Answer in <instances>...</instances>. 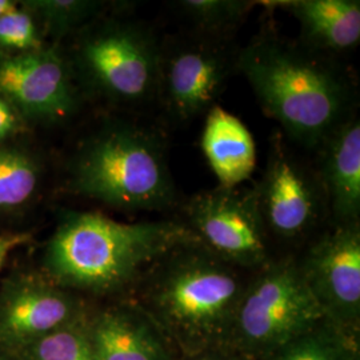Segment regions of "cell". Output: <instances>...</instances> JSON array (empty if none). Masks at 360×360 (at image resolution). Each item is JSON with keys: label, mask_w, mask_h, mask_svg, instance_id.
Returning <instances> with one entry per match:
<instances>
[{"label": "cell", "mask_w": 360, "mask_h": 360, "mask_svg": "<svg viewBox=\"0 0 360 360\" xmlns=\"http://www.w3.org/2000/svg\"><path fill=\"white\" fill-rule=\"evenodd\" d=\"M359 339L323 322L264 360H359Z\"/></svg>", "instance_id": "obj_19"}, {"label": "cell", "mask_w": 360, "mask_h": 360, "mask_svg": "<svg viewBox=\"0 0 360 360\" xmlns=\"http://www.w3.org/2000/svg\"><path fill=\"white\" fill-rule=\"evenodd\" d=\"M47 44L35 16L20 1L0 16V58L38 51Z\"/></svg>", "instance_id": "obj_21"}, {"label": "cell", "mask_w": 360, "mask_h": 360, "mask_svg": "<svg viewBox=\"0 0 360 360\" xmlns=\"http://www.w3.org/2000/svg\"><path fill=\"white\" fill-rule=\"evenodd\" d=\"M0 360H23L18 354L0 348Z\"/></svg>", "instance_id": "obj_27"}, {"label": "cell", "mask_w": 360, "mask_h": 360, "mask_svg": "<svg viewBox=\"0 0 360 360\" xmlns=\"http://www.w3.org/2000/svg\"><path fill=\"white\" fill-rule=\"evenodd\" d=\"M196 240L183 220L123 223L63 210L43 250V274L72 292L112 295L136 287L158 259Z\"/></svg>", "instance_id": "obj_2"}, {"label": "cell", "mask_w": 360, "mask_h": 360, "mask_svg": "<svg viewBox=\"0 0 360 360\" xmlns=\"http://www.w3.org/2000/svg\"><path fill=\"white\" fill-rule=\"evenodd\" d=\"M18 355L23 360H96L86 319L39 339Z\"/></svg>", "instance_id": "obj_20"}, {"label": "cell", "mask_w": 360, "mask_h": 360, "mask_svg": "<svg viewBox=\"0 0 360 360\" xmlns=\"http://www.w3.org/2000/svg\"><path fill=\"white\" fill-rule=\"evenodd\" d=\"M324 322L297 260H272L250 278L220 351L238 360H264Z\"/></svg>", "instance_id": "obj_6"}, {"label": "cell", "mask_w": 360, "mask_h": 360, "mask_svg": "<svg viewBox=\"0 0 360 360\" xmlns=\"http://www.w3.org/2000/svg\"><path fill=\"white\" fill-rule=\"evenodd\" d=\"M86 319L82 299L43 272L13 271L0 283V348L13 354Z\"/></svg>", "instance_id": "obj_11"}, {"label": "cell", "mask_w": 360, "mask_h": 360, "mask_svg": "<svg viewBox=\"0 0 360 360\" xmlns=\"http://www.w3.org/2000/svg\"><path fill=\"white\" fill-rule=\"evenodd\" d=\"M68 188L126 212L162 211L176 200L165 142L127 122H108L82 142L68 166Z\"/></svg>", "instance_id": "obj_4"}, {"label": "cell", "mask_w": 360, "mask_h": 360, "mask_svg": "<svg viewBox=\"0 0 360 360\" xmlns=\"http://www.w3.org/2000/svg\"><path fill=\"white\" fill-rule=\"evenodd\" d=\"M86 327L96 360H175V348L135 302L98 311Z\"/></svg>", "instance_id": "obj_13"}, {"label": "cell", "mask_w": 360, "mask_h": 360, "mask_svg": "<svg viewBox=\"0 0 360 360\" xmlns=\"http://www.w3.org/2000/svg\"><path fill=\"white\" fill-rule=\"evenodd\" d=\"M75 37L68 60L82 92L123 107L158 98L162 46L150 28L104 13Z\"/></svg>", "instance_id": "obj_5"}, {"label": "cell", "mask_w": 360, "mask_h": 360, "mask_svg": "<svg viewBox=\"0 0 360 360\" xmlns=\"http://www.w3.org/2000/svg\"><path fill=\"white\" fill-rule=\"evenodd\" d=\"M198 240L158 259L135 302L184 358L220 351L250 279Z\"/></svg>", "instance_id": "obj_3"}, {"label": "cell", "mask_w": 360, "mask_h": 360, "mask_svg": "<svg viewBox=\"0 0 360 360\" xmlns=\"http://www.w3.org/2000/svg\"><path fill=\"white\" fill-rule=\"evenodd\" d=\"M316 171L334 224L360 223V122L351 116L318 150Z\"/></svg>", "instance_id": "obj_14"}, {"label": "cell", "mask_w": 360, "mask_h": 360, "mask_svg": "<svg viewBox=\"0 0 360 360\" xmlns=\"http://www.w3.org/2000/svg\"><path fill=\"white\" fill-rule=\"evenodd\" d=\"M247 0H181L176 6L195 26L206 32L226 31L238 26L248 11L254 7Z\"/></svg>", "instance_id": "obj_22"}, {"label": "cell", "mask_w": 360, "mask_h": 360, "mask_svg": "<svg viewBox=\"0 0 360 360\" xmlns=\"http://www.w3.org/2000/svg\"><path fill=\"white\" fill-rule=\"evenodd\" d=\"M235 67L284 138L302 148L318 151L354 116L355 91L346 72L303 43L264 31L238 53Z\"/></svg>", "instance_id": "obj_1"}, {"label": "cell", "mask_w": 360, "mask_h": 360, "mask_svg": "<svg viewBox=\"0 0 360 360\" xmlns=\"http://www.w3.org/2000/svg\"><path fill=\"white\" fill-rule=\"evenodd\" d=\"M46 175L41 156L20 141L0 144V220L23 214L38 199Z\"/></svg>", "instance_id": "obj_17"}, {"label": "cell", "mask_w": 360, "mask_h": 360, "mask_svg": "<svg viewBox=\"0 0 360 360\" xmlns=\"http://www.w3.org/2000/svg\"><path fill=\"white\" fill-rule=\"evenodd\" d=\"M31 129L18 111L13 108L1 94H0V144L19 141Z\"/></svg>", "instance_id": "obj_23"}, {"label": "cell", "mask_w": 360, "mask_h": 360, "mask_svg": "<svg viewBox=\"0 0 360 360\" xmlns=\"http://www.w3.org/2000/svg\"><path fill=\"white\" fill-rule=\"evenodd\" d=\"M186 360H238L232 358L231 355L223 352V351H211V352H205L200 355H196L193 358H186Z\"/></svg>", "instance_id": "obj_25"}, {"label": "cell", "mask_w": 360, "mask_h": 360, "mask_svg": "<svg viewBox=\"0 0 360 360\" xmlns=\"http://www.w3.org/2000/svg\"><path fill=\"white\" fill-rule=\"evenodd\" d=\"M183 210L193 238L221 260L245 272L272 262L254 187L219 186L193 195Z\"/></svg>", "instance_id": "obj_7"}, {"label": "cell", "mask_w": 360, "mask_h": 360, "mask_svg": "<svg viewBox=\"0 0 360 360\" xmlns=\"http://www.w3.org/2000/svg\"><path fill=\"white\" fill-rule=\"evenodd\" d=\"M254 188L269 236L300 240L328 215L318 172L296 156L281 132L272 135L267 165Z\"/></svg>", "instance_id": "obj_8"}, {"label": "cell", "mask_w": 360, "mask_h": 360, "mask_svg": "<svg viewBox=\"0 0 360 360\" xmlns=\"http://www.w3.org/2000/svg\"><path fill=\"white\" fill-rule=\"evenodd\" d=\"M324 322L349 338L360 333V223L333 224L297 260Z\"/></svg>", "instance_id": "obj_10"}, {"label": "cell", "mask_w": 360, "mask_h": 360, "mask_svg": "<svg viewBox=\"0 0 360 360\" xmlns=\"http://www.w3.org/2000/svg\"><path fill=\"white\" fill-rule=\"evenodd\" d=\"M20 4L35 16L46 40L58 46L103 16L108 8L105 1L95 0H23Z\"/></svg>", "instance_id": "obj_18"}, {"label": "cell", "mask_w": 360, "mask_h": 360, "mask_svg": "<svg viewBox=\"0 0 360 360\" xmlns=\"http://www.w3.org/2000/svg\"><path fill=\"white\" fill-rule=\"evenodd\" d=\"M28 232H4L0 233V272L8 255L20 245H26L31 240Z\"/></svg>", "instance_id": "obj_24"}, {"label": "cell", "mask_w": 360, "mask_h": 360, "mask_svg": "<svg viewBox=\"0 0 360 360\" xmlns=\"http://www.w3.org/2000/svg\"><path fill=\"white\" fill-rule=\"evenodd\" d=\"M278 4L297 20L303 44L309 49L330 55L358 47L359 0H292Z\"/></svg>", "instance_id": "obj_16"}, {"label": "cell", "mask_w": 360, "mask_h": 360, "mask_svg": "<svg viewBox=\"0 0 360 360\" xmlns=\"http://www.w3.org/2000/svg\"><path fill=\"white\" fill-rule=\"evenodd\" d=\"M0 94L30 129L55 126L75 115L82 91L60 46L0 58Z\"/></svg>", "instance_id": "obj_9"}, {"label": "cell", "mask_w": 360, "mask_h": 360, "mask_svg": "<svg viewBox=\"0 0 360 360\" xmlns=\"http://www.w3.org/2000/svg\"><path fill=\"white\" fill-rule=\"evenodd\" d=\"M202 150L221 187H238L257 167V144L245 123L214 104L207 111Z\"/></svg>", "instance_id": "obj_15"}, {"label": "cell", "mask_w": 360, "mask_h": 360, "mask_svg": "<svg viewBox=\"0 0 360 360\" xmlns=\"http://www.w3.org/2000/svg\"><path fill=\"white\" fill-rule=\"evenodd\" d=\"M19 1H15V0H0V16L3 13H8L13 10L16 6H18Z\"/></svg>", "instance_id": "obj_26"}, {"label": "cell", "mask_w": 360, "mask_h": 360, "mask_svg": "<svg viewBox=\"0 0 360 360\" xmlns=\"http://www.w3.org/2000/svg\"><path fill=\"white\" fill-rule=\"evenodd\" d=\"M231 56L206 40L175 43L160 55L158 98L179 122L208 111L232 70Z\"/></svg>", "instance_id": "obj_12"}]
</instances>
